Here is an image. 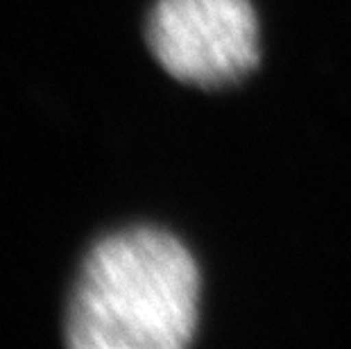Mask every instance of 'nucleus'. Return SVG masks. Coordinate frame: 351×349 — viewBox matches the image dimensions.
<instances>
[{
	"instance_id": "nucleus-1",
	"label": "nucleus",
	"mask_w": 351,
	"mask_h": 349,
	"mask_svg": "<svg viewBox=\"0 0 351 349\" xmlns=\"http://www.w3.org/2000/svg\"><path fill=\"white\" fill-rule=\"evenodd\" d=\"M199 270L186 245L154 227L102 239L82 261L64 336L73 349H182L197 329Z\"/></svg>"
},
{
	"instance_id": "nucleus-2",
	"label": "nucleus",
	"mask_w": 351,
	"mask_h": 349,
	"mask_svg": "<svg viewBox=\"0 0 351 349\" xmlns=\"http://www.w3.org/2000/svg\"><path fill=\"white\" fill-rule=\"evenodd\" d=\"M145 39L161 69L191 86L238 84L261 62L250 0H156Z\"/></svg>"
}]
</instances>
